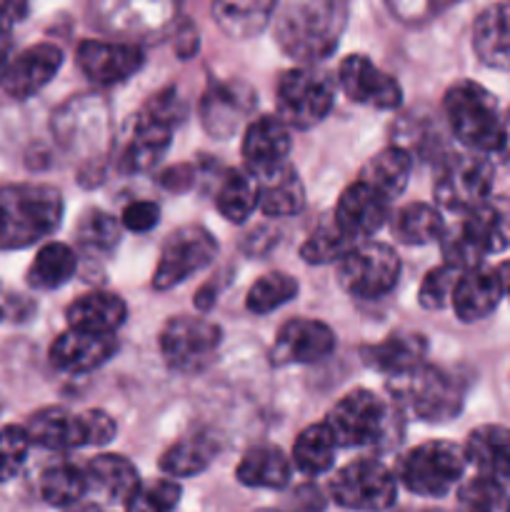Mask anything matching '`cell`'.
Returning <instances> with one entry per match:
<instances>
[{"instance_id": "1", "label": "cell", "mask_w": 510, "mask_h": 512, "mask_svg": "<svg viewBox=\"0 0 510 512\" xmlns=\"http://www.w3.org/2000/svg\"><path fill=\"white\" fill-rule=\"evenodd\" d=\"M348 23V5L338 0H290L275 5V40L285 55L303 63L323 60L338 48Z\"/></svg>"}, {"instance_id": "2", "label": "cell", "mask_w": 510, "mask_h": 512, "mask_svg": "<svg viewBox=\"0 0 510 512\" xmlns=\"http://www.w3.org/2000/svg\"><path fill=\"white\" fill-rule=\"evenodd\" d=\"M510 248V198L490 195L485 203L460 215V220L440 235L445 265L458 273L480 268L485 255Z\"/></svg>"}, {"instance_id": "3", "label": "cell", "mask_w": 510, "mask_h": 512, "mask_svg": "<svg viewBox=\"0 0 510 512\" xmlns=\"http://www.w3.org/2000/svg\"><path fill=\"white\" fill-rule=\"evenodd\" d=\"M63 220V195L53 185H0V248L23 250L45 240Z\"/></svg>"}, {"instance_id": "4", "label": "cell", "mask_w": 510, "mask_h": 512, "mask_svg": "<svg viewBox=\"0 0 510 512\" xmlns=\"http://www.w3.org/2000/svg\"><path fill=\"white\" fill-rule=\"evenodd\" d=\"M445 118L455 138L478 155L503 153V113L498 110V100L483 85L473 80H458L450 85L443 100Z\"/></svg>"}, {"instance_id": "5", "label": "cell", "mask_w": 510, "mask_h": 512, "mask_svg": "<svg viewBox=\"0 0 510 512\" xmlns=\"http://www.w3.org/2000/svg\"><path fill=\"white\" fill-rule=\"evenodd\" d=\"M183 120V103L175 90H163L155 95L138 118L133 120L128 140L120 150L118 165L123 173H145L165 155L173 135V125Z\"/></svg>"}, {"instance_id": "6", "label": "cell", "mask_w": 510, "mask_h": 512, "mask_svg": "<svg viewBox=\"0 0 510 512\" xmlns=\"http://www.w3.org/2000/svg\"><path fill=\"white\" fill-rule=\"evenodd\" d=\"M115 433H118V425L103 410L70 413L65 408H43L30 415L25 423V435H28L30 445L45 450L108 445Z\"/></svg>"}, {"instance_id": "7", "label": "cell", "mask_w": 510, "mask_h": 512, "mask_svg": "<svg viewBox=\"0 0 510 512\" xmlns=\"http://www.w3.org/2000/svg\"><path fill=\"white\" fill-rule=\"evenodd\" d=\"M395 403L425 423H445L463 410V385L443 368L425 363L390 383Z\"/></svg>"}, {"instance_id": "8", "label": "cell", "mask_w": 510, "mask_h": 512, "mask_svg": "<svg viewBox=\"0 0 510 512\" xmlns=\"http://www.w3.org/2000/svg\"><path fill=\"white\" fill-rule=\"evenodd\" d=\"M465 450L448 440H428L415 445L400 458L398 480L415 495L423 498H443L465 473Z\"/></svg>"}, {"instance_id": "9", "label": "cell", "mask_w": 510, "mask_h": 512, "mask_svg": "<svg viewBox=\"0 0 510 512\" xmlns=\"http://www.w3.org/2000/svg\"><path fill=\"white\" fill-rule=\"evenodd\" d=\"M325 425L338 448H373L388 440L393 413L370 390H353L333 405Z\"/></svg>"}, {"instance_id": "10", "label": "cell", "mask_w": 510, "mask_h": 512, "mask_svg": "<svg viewBox=\"0 0 510 512\" xmlns=\"http://www.w3.org/2000/svg\"><path fill=\"white\" fill-rule=\"evenodd\" d=\"M400 258L390 245L363 240L338 263V283L348 295L378 300L398 285Z\"/></svg>"}, {"instance_id": "11", "label": "cell", "mask_w": 510, "mask_h": 512, "mask_svg": "<svg viewBox=\"0 0 510 512\" xmlns=\"http://www.w3.org/2000/svg\"><path fill=\"white\" fill-rule=\"evenodd\" d=\"M278 118L288 128L308 130L330 113L335 100L333 80L315 68L285 70L278 80Z\"/></svg>"}, {"instance_id": "12", "label": "cell", "mask_w": 510, "mask_h": 512, "mask_svg": "<svg viewBox=\"0 0 510 512\" xmlns=\"http://www.w3.org/2000/svg\"><path fill=\"white\" fill-rule=\"evenodd\" d=\"M493 163L485 155L460 153L445 160L435 178V203L448 213H470L490 198L493 188Z\"/></svg>"}, {"instance_id": "13", "label": "cell", "mask_w": 510, "mask_h": 512, "mask_svg": "<svg viewBox=\"0 0 510 512\" xmlns=\"http://www.w3.org/2000/svg\"><path fill=\"white\" fill-rule=\"evenodd\" d=\"M330 495L345 510L383 512L398 498V480L378 460H353L330 480Z\"/></svg>"}, {"instance_id": "14", "label": "cell", "mask_w": 510, "mask_h": 512, "mask_svg": "<svg viewBox=\"0 0 510 512\" xmlns=\"http://www.w3.org/2000/svg\"><path fill=\"white\" fill-rule=\"evenodd\" d=\"M223 330L215 323L193 315H178L165 323L160 333V353L168 368L178 373H198L215 358Z\"/></svg>"}, {"instance_id": "15", "label": "cell", "mask_w": 510, "mask_h": 512, "mask_svg": "<svg viewBox=\"0 0 510 512\" xmlns=\"http://www.w3.org/2000/svg\"><path fill=\"white\" fill-rule=\"evenodd\" d=\"M218 255V240L200 225H183L168 235L153 273L155 290H170L185 283L190 275L208 268Z\"/></svg>"}, {"instance_id": "16", "label": "cell", "mask_w": 510, "mask_h": 512, "mask_svg": "<svg viewBox=\"0 0 510 512\" xmlns=\"http://www.w3.org/2000/svg\"><path fill=\"white\" fill-rule=\"evenodd\" d=\"M258 95L243 80H218L200 100V120L213 138H230L253 113Z\"/></svg>"}, {"instance_id": "17", "label": "cell", "mask_w": 510, "mask_h": 512, "mask_svg": "<svg viewBox=\"0 0 510 512\" xmlns=\"http://www.w3.org/2000/svg\"><path fill=\"white\" fill-rule=\"evenodd\" d=\"M338 83L353 103L375 110H393L403 100L398 80L380 70L368 55H348L338 68Z\"/></svg>"}, {"instance_id": "18", "label": "cell", "mask_w": 510, "mask_h": 512, "mask_svg": "<svg viewBox=\"0 0 510 512\" xmlns=\"http://www.w3.org/2000/svg\"><path fill=\"white\" fill-rule=\"evenodd\" d=\"M335 350V333L330 325L313 318L288 320L275 335L270 348V363L275 368L285 365H313L328 358Z\"/></svg>"}, {"instance_id": "19", "label": "cell", "mask_w": 510, "mask_h": 512, "mask_svg": "<svg viewBox=\"0 0 510 512\" xmlns=\"http://www.w3.org/2000/svg\"><path fill=\"white\" fill-rule=\"evenodd\" d=\"M145 53L128 40H83L78 45V65L95 85L125 83L143 68Z\"/></svg>"}, {"instance_id": "20", "label": "cell", "mask_w": 510, "mask_h": 512, "mask_svg": "<svg viewBox=\"0 0 510 512\" xmlns=\"http://www.w3.org/2000/svg\"><path fill=\"white\" fill-rule=\"evenodd\" d=\"M333 220L355 243H363L383 228L385 220H390V200L355 180L340 193L338 205L333 210Z\"/></svg>"}, {"instance_id": "21", "label": "cell", "mask_w": 510, "mask_h": 512, "mask_svg": "<svg viewBox=\"0 0 510 512\" xmlns=\"http://www.w3.org/2000/svg\"><path fill=\"white\" fill-rule=\"evenodd\" d=\"M115 350H118L115 335L68 328L50 345V363H53V368L63 370V373L80 375L108 363Z\"/></svg>"}, {"instance_id": "22", "label": "cell", "mask_w": 510, "mask_h": 512, "mask_svg": "<svg viewBox=\"0 0 510 512\" xmlns=\"http://www.w3.org/2000/svg\"><path fill=\"white\" fill-rule=\"evenodd\" d=\"M63 65V50L53 43H38L25 48L10 60L5 73V93L15 100H25L40 93Z\"/></svg>"}, {"instance_id": "23", "label": "cell", "mask_w": 510, "mask_h": 512, "mask_svg": "<svg viewBox=\"0 0 510 512\" xmlns=\"http://www.w3.org/2000/svg\"><path fill=\"white\" fill-rule=\"evenodd\" d=\"M425 355H428V340H425V335L413 333V330H398V333H390L380 343L360 348V358L368 368L390 375L393 380L423 368Z\"/></svg>"}, {"instance_id": "24", "label": "cell", "mask_w": 510, "mask_h": 512, "mask_svg": "<svg viewBox=\"0 0 510 512\" xmlns=\"http://www.w3.org/2000/svg\"><path fill=\"white\" fill-rule=\"evenodd\" d=\"M290 153V128L278 115H260L250 120L243 135V158L253 175L270 173L288 163Z\"/></svg>"}, {"instance_id": "25", "label": "cell", "mask_w": 510, "mask_h": 512, "mask_svg": "<svg viewBox=\"0 0 510 512\" xmlns=\"http://www.w3.org/2000/svg\"><path fill=\"white\" fill-rule=\"evenodd\" d=\"M500 298H503V283L498 278V270L480 265L460 275L450 305L463 323H475V320L488 318L498 308Z\"/></svg>"}, {"instance_id": "26", "label": "cell", "mask_w": 510, "mask_h": 512, "mask_svg": "<svg viewBox=\"0 0 510 512\" xmlns=\"http://www.w3.org/2000/svg\"><path fill=\"white\" fill-rule=\"evenodd\" d=\"M65 318L75 330L115 335V330L123 328L125 318H128V305L120 295L108 293V290H93V293L75 298L65 310Z\"/></svg>"}, {"instance_id": "27", "label": "cell", "mask_w": 510, "mask_h": 512, "mask_svg": "<svg viewBox=\"0 0 510 512\" xmlns=\"http://www.w3.org/2000/svg\"><path fill=\"white\" fill-rule=\"evenodd\" d=\"M465 458L478 475L503 483L510 480V430L503 425H480L468 435Z\"/></svg>"}, {"instance_id": "28", "label": "cell", "mask_w": 510, "mask_h": 512, "mask_svg": "<svg viewBox=\"0 0 510 512\" xmlns=\"http://www.w3.org/2000/svg\"><path fill=\"white\" fill-rule=\"evenodd\" d=\"M473 50L488 68L510 70V3L488 5L475 18Z\"/></svg>"}, {"instance_id": "29", "label": "cell", "mask_w": 510, "mask_h": 512, "mask_svg": "<svg viewBox=\"0 0 510 512\" xmlns=\"http://www.w3.org/2000/svg\"><path fill=\"white\" fill-rule=\"evenodd\" d=\"M88 493H98L108 503H128L138 490V470L123 455H98L85 465Z\"/></svg>"}, {"instance_id": "30", "label": "cell", "mask_w": 510, "mask_h": 512, "mask_svg": "<svg viewBox=\"0 0 510 512\" xmlns=\"http://www.w3.org/2000/svg\"><path fill=\"white\" fill-rule=\"evenodd\" d=\"M410 173H413V155L405 148H400V145H393V148H385L380 153H375L363 165L358 180L393 203L408 188Z\"/></svg>"}, {"instance_id": "31", "label": "cell", "mask_w": 510, "mask_h": 512, "mask_svg": "<svg viewBox=\"0 0 510 512\" xmlns=\"http://www.w3.org/2000/svg\"><path fill=\"white\" fill-rule=\"evenodd\" d=\"M260 180V205L268 218H290L305 208V188L300 180L298 170L290 163H283L280 168L270 173L258 175Z\"/></svg>"}, {"instance_id": "32", "label": "cell", "mask_w": 510, "mask_h": 512, "mask_svg": "<svg viewBox=\"0 0 510 512\" xmlns=\"http://www.w3.org/2000/svg\"><path fill=\"white\" fill-rule=\"evenodd\" d=\"M290 473H293V468H290V460L285 458L283 450L275 448V445H255L238 463L235 478L248 488L278 490L290 483Z\"/></svg>"}, {"instance_id": "33", "label": "cell", "mask_w": 510, "mask_h": 512, "mask_svg": "<svg viewBox=\"0 0 510 512\" xmlns=\"http://www.w3.org/2000/svg\"><path fill=\"white\" fill-rule=\"evenodd\" d=\"M260 205V180L250 170H228L215 193V208L228 223H245Z\"/></svg>"}, {"instance_id": "34", "label": "cell", "mask_w": 510, "mask_h": 512, "mask_svg": "<svg viewBox=\"0 0 510 512\" xmlns=\"http://www.w3.org/2000/svg\"><path fill=\"white\" fill-rule=\"evenodd\" d=\"M215 455H218V440H215V435L193 433L165 450L163 458H160V468L175 480L190 478V475H200L203 470H208Z\"/></svg>"}, {"instance_id": "35", "label": "cell", "mask_w": 510, "mask_h": 512, "mask_svg": "<svg viewBox=\"0 0 510 512\" xmlns=\"http://www.w3.org/2000/svg\"><path fill=\"white\" fill-rule=\"evenodd\" d=\"M275 13V3L270 0H230L215 3L213 18L225 35L230 38H253L263 33Z\"/></svg>"}, {"instance_id": "36", "label": "cell", "mask_w": 510, "mask_h": 512, "mask_svg": "<svg viewBox=\"0 0 510 512\" xmlns=\"http://www.w3.org/2000/svg\"><path fill=\"white\" fill-rule=\"evenodd\" d=\"M335 453H338V443L330 435L328 425H308L293 443V465L308 478H318L333 468Z\"/></svg>"}, {"instance_id": "37", "label": "cell", "mask_w": 510, "mask_h": 512, "mask_svg": "<svg viewBox=\"0 0 510 512\" xmlns=\"http://www.w3.org/2000/svg\"><path fill=\"white\" fill-rule=\"evenodd\" d=\"M75 268H78V258H75L70 245L45 243L43 248L38 250L33 263H30L25 280H28L30 288L35 290H55L63 288V285L73 278Z\"/></svg>"}, {"instance_id": "38", "label": "cell", "mask_w": 510, "mask_h": 512, "mask_svg": "<svg viewBox=\"0 0 510 512\" xmlns=\"http://www.w3.org/2000/svg\"><path fill=\"white\" fill-rule=\"evenodd\" d=\"M390 220H393L390 223L393 238L403 245H428L440 240L445 230L440 213L428 203L403 205Z\"/></svg>"}, {"instance_id": "39", "label": "cell", "mask_w": 510, "mask_h": 512, "mask_svg": "<svg viewBox=\"0 0 510 512\" xmlns=\"http://www.w3.org/2000/svg\"><path fill=\"white\" fill-rule=\"evenodd\" d=\"M40 495L53 508H75L88 495L85 468L73 463L50 465L40 475Z\"/></svg>"}, {"instance_id": "40", "label": "cell", "mask_w": 510, "mask_h": 512, "mask_svg": "<svg viewBox=\"0 0 510 512\" xmlns=\"http://www.w3.org/2000/svg\"><path fill=\"white\" fill-rule=\"evenodd\" d=\"M125 13H130L128 18L123 15H115L110 10H105L103 5H98V23L105 30H113V33H125V35H145L153 33V30L163 28L170 23V15L175 13L173 5H135V3H123Z\"/></svg>"}, {"instance_id": "41", "label": "cell", "mask_w": 510, "mask_h": 512, "mask_svg": "<svg viewBox=\"0 0 510 512\" xmlns=\"http://www.w3.org/2000/svg\"><path fill=\"white\" fill-rule=\"evenodd\" d=\"M355 240L350 235H345L338 228V223L330 218H325L318 228L310 230V235L305 238V243L300 245V258L308 265H330L340 263L350 250L355 248Z\"/></svg>"}, {"instance_id": "42", "label": "cell", "mask_w": 510, "mask_h": 512, "mask_svg": "<svg viewBox=\"0 0 510 512\" xmlns=\"http://www.w3.org/2000/svg\"><path fill=\"white\" fill-rule=\"evenodd\" d=\"M298 295V280L288 273H265L250 285L245 295V308L255 315H268L273 310L283 308L285 303Z\"/></svg>"}, {"instance_id": "43", "label": "cell", "mask_w": 510, "mask_h": 512, "mask_svg": "<svg viewBox=\"0 0 510 512\" xmlns=\"http://www.w3.org/2000/svg\"><path fill=\"white\" fill-rule=\"evenodd\" d=\"M75 240L80 248L90 255H108L118 248L120 228L118 220L113 215L103 213V210H88L80 218L78 230H75Z\"/></svg>"}, {"instance_id": "44", "label": "cell", "mask_w": 510, "mask_h": 512, "mask_svg": "<svg viewBox=\"0 0 510 512\" xmlns=\"http://www.w3.org/2000/svg\"><path fill=\"white\" fill-rule=\"evenodd\" d=\"M458 508L460 512H510V500L503 485L483 478V475H475L460 488Z\"/></svg>"}, {"instance_id": "45", "label": "cell", "mask_w": 510, "mask_h": 512, "mask_svg": "<svg viewBox=\"0 0 510 512\" xmlns=\"http://www.w3.org/2000/svg\"><path fill=\"white\" fill-rule=\"evenodd\" d=\"M180 495L183 490H180L178 480H148V483H140L133 498L125 503V512H173Z\"/></svg>"}, {"instance_id": "46", "label": "cell", "mask_w": 510, "mask_h": 512, "mask_svg": "<svg viewBox=\"0 0 510 512\" xmlns=\"http://www.w3.org/2000/svg\"><path fill=\"white\" fill-rule=\"evenodd\" d=\"M28 450L30 440L25 435V428H18V425L0 428V483H8L20 473L25 458H28Z\"/></svg>"}, {"instance_id": "47", "label": "cell", "mask_w": 510, "mask_h": 512, "mask_svg": "<svg viewBox=\"0 0 510 512\" xmlns=\"http://www.w3.org/2000/svg\"><path fill=\"white\" fill-rule=\"evenodd\" d=\"M458 270L448 268V265H440V268H433L420 283L418 300L425 310H440L450 303L453 298V290L460 280Z\"/></svg>"}, {"instance_id": "48", "label": "cell", "mask_w": 510, "mask_h": 512, "mask_svg": "<svg viewBox=\"0 0 510 512\" xmlns=\"http://www.w3.org/2000/svg\"><path fill=\"white\" fill-rule=\"evenodd\" d=\"M158 220L160 208L153 200H133L130 205H125L120 223L128 230H133V233H148V230H153L158 225Z\"/></svg>"}, {"instance_id": "49", "label": "cell", "mask_w": 510, "mask_h": 512, "mask_svg": "<svg viewBox=\"0 0 510 512\" xmlns=\"http://www.w3.org/2000/svg\"><path fill=\"white\" fill-rule=\"evenodd\" d=\"M28 13V8L20 3H0V45L10 43V33H13V25L18 23L23 15Z\"/></svg>"}, {"instance_id": "50", "label": "cell", "mask_w": 510, "mask_h": 512, "mask_svg": "<svg viewBox=\"0 0 510 512\" xmlns=\"http://www.w3.org/2000/svg\"><path fill=\"white\" fill-rule=\"evenodd\" d=\"M500 158H510V110L503 113V153Z\"/></svg>"}, {"instance_id": "51", "label": "cell", "mask_w": 510, "mask_h": 512, "mask_svg": "<svg viewBox=\"0 0 510 512\" xmlns=\"http://www.w3.org/2000/svg\"><path fill=\"white\" fill-rule=\"evenodd\" d=\"M10 43L8 45H0V85L5 83V73H8L10 68Z\"/></svg>"}, {"instance_id": "52", "label": "cell", "mask_w": 510, "mask_h": 512, "mask_svg": "<svg viewBox=\"0 0 510 512\" xmlns=\"http://www.w3.org/2000/svg\"><path fill=\"white\" fill-rule=\"evenodd\" d=\"M498 278H500V283H503V293L510 298V260H505V263L500 265Z\"/></svg>"}, {"instance_id": "53", "label": "cell", "mask_w": 510, "mask_h": 512, "mask_svg": "<svg viewBox=\"0 0 510 512\" xmlns=\"http://www.w3.org/2000/svg\"><path fill=\"white\" fill-rule=\"evenodd\" d=\"M68 512H108V510H103L100 505H95V503H80V505H75V508H70Z\"/></svg>"}, {"instance_id": "54", "label": "cell", "mask_w": 510, "mask_h": 512, "mask_svg": "<svg viewBox=\"0 0 510 512\" xmlns=\"http://www.w3.org/2000/svg\"><path fill=\"white\" fill-rule=\"evenodd\" d=\"M255 512H278V510H255Z\"/></svg>"}, {"instance_id": "55", "label": "cell", "mask_w": 510, "mask_h": 512, "mask_svg": "<svg viewBox=\"0 0 510 512\" xmlns=\"http://www.w3.org/2000/svg\"><path fill=\"white\" fill-rule=\"evenodd\" d=\"M0 318H3V310H0Z\"/></svg>"}]
</instances>
